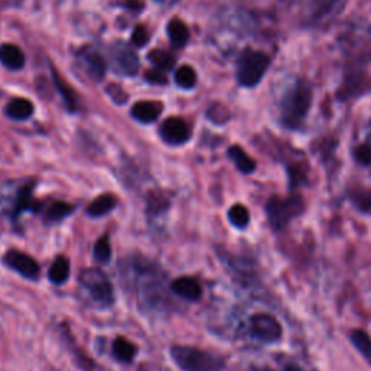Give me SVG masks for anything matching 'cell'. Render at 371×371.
Returning a JSON list of instances; mask_svg holds the SVG:
<instances>
[{"label":"cell","instance_id":"cell-3","mask_svg":"<svg viewBox=\"0 0 371 371\" xmlns=\"http://www.w3.org/2000/svg\"><path fill=\"white\" fill-rule=\"evenodd\" d=\"M172 358L183 371H220L225 363L220 357L203 349L186 345L172 346Z\"/></svg>","mask_w":371,"mask_h":371},{"label":"cell","instance_id":"cell-25","mask_svg":"<svg viewBox=\"0 0 371 371\" xmlns=\"http://www.w3.org/2000/svg\"><path fill=\"white\" fill-rule=\"evenodd\" d=\"M351 200L356 208L364 214H371V190L356 189L351 192Z\"/></svg>","mask_w":371,"mask_h":371},{"label":"cell","instance_id":"cell-12","mask_svg":"<svg viewBox=\"0 0 371 371\" xmlns=\"http://www.w3.org/2000/svg\"><path fill=\"white\" fill-rule=\"evenodd\" d=\"M0 61L9 70H20L25 66V55L19 47L13 44H4L0 47Z\"/></svg>","mask_w":371,"mask_h":371},{"label":"cell","instance_id":"cell-27","mask_svg":"<svg viewBox=\"0 0 371 371\" xmlns=\"http://www.w3.org/2000/svg\"><path fill=\"white\" fill-rule=\"evenodd\" d=\"M93 255L94 260L102 262V264H106L111 257H112V250H111V244L109 239L106 237L100 238L96 244H94V250H93Z\"/></svg>","mask_w":371,"mask_h":371},{"label":"cell","instance_id":"cell-14","mask_svg":"<svg viewBox=\"0 0 371 371\" xmlns=\"http://www.w3.org/2000/svg\"><path fill=\"white\" fill-rule=\"evenodd\" d=\"M32 113H34L32 102L24 97H16L10 100L6 108V115L15 120H25L31 118Z\"/></svg>","mask_w":371,"mask_h":371},{"label":"cell","instance_id":"cell-16","mask_svg":"<svg viewBox=\"0 0 371 371\" xmlns=\"http://www.w3.org/2000/svg\"><path fill=\"white\" fill-rule=\"evenodd\" d=\"M116 206V199L115 196L106 193V195H102L99 197H96L88 208V214L92 218H99V216H105L106 214H109L113 208Z\"/></svg>","mask_w":371,"mask_h":371},{"label":"cell","instance_id":"cell-19","mask_svg":"<svg viewBox=\"0 0 371 371\" xmlns=\"http://www.w3.org/2000/svg\"><path fill=\"white\" fill-rule=\"evenodd\" d=\"M349 340L351 344L356 346L357 351L371 364V338L370 335L363 331V329H354V331L349 334Z\"/></svg>","mask_w":371,"mask_h":371},{"label":"cell","instance_id":"cell-5","mask_svg":"<svg viewBox=\"0 0 371 371\" xmlns=\"http://www.w3.org/2000/svg\"><path fill=\"white\" fill-rule=\"evenodd\" d=\"M80 284L89 292L90 298L103 307H108L113 303V287L108 276L99 269L83 270L78 276Z\"/></svg>","mask_w":371,"mask_h":371},{"label":"cell","instance_id":"cell-26","mask_svg":"<svg viewBox=\"0 0 371 371\" xmlns=\"http://www.w3.org/2000/svg\"><path fill=\"white\" fill-rule=\"evenodd\" d=\"M148 58H150V61H151V63L157 69H160L162 71L164 70H172L174 67V63H176L174 58L169 52L162 51V50H154V51H151L150 55H148Z\"/></svg>","mask_w":371,"mask_h":371},{"label":"cell","instance_id":"cell-17","mask_svg":"<svg viewBox=\"0 0 371 371\" xmlns=\"http://www.w3.org/2000/svg\"><path fill=\"white\" fill-rule=\"evenodd\" d=\"M113 356L122 363H131L136 354V346L127 338H116L112 345Z\"/></svg>","mask_w":371,"mask_h":371},{"label":"cell","instance_id":"cell-8","mask_svg":"<svg viewBox=\"0 0 371 371\" xmlns=\"http://www.w3.org/2000/svg\"><path fill=\"white\" fill-rule=\"evenodd\" d=\"M161 138L170 146H181L190 138V128L180 118H170L161 125Z\"/></svg>","mask_w":371,"mask_h":371},{"label":"cell","instance_id":"cell-28","mask_svg":"<svg viewBox=\"0 0 371 371\" xmlns=\"http://www.w3.org/2000/svg\"><path fill=\"white\" fill-rule=\"evenodd\" d=\"M52 76H54V80H55V86H57V89L59 90L61 96H63V99H64V102H66L67 108H69L70 111H76L77 106H76V100H74L73 92L69 89V86H67L66 81H64V80H61L59 76H58L55 71H52Z\"/></svg>","mask_w":371,"mask_h":371},{"label":"cell","instance_id":"cell-20","mask_svg":"<svg viewBox=\"0 0 371 371\" xmlns=\"http://www.w3.org/2000/svg\"><path fill=\"white\" fill-rule=\"evenodd\" d=\"M169 35H170V39L172 43L176 46V47H184L186 44L189 43L190 39V32H189V28L186 27L181 20H172V22L169 24Z\"/></svg>","mask_w":371,"mask_h":371},{"label":"cell","instance_id":"cell-24","mask_svg":"<svg viewBox=\"0 0 371 371\" xmlns=\"http://www.w3.org/2000/svg\"><path fill=\"white\" fill-rule=\"evenodd\" d=\"M176 81L177 85L183 89H192L196 86V81H197V74L196 71L190 67V66H181L177 71H176Z\"/></svg>","mask_w":371,"mask_h":371},{"label":"cell","instance_id":"cell-21","mask_svg":"<svg viewBox=\"0 0 371 371\" xmlns=\"http://www.w3.org/2000/svg\"><path fill=\"white\" fill-rule=\"evenodd\" d=\"M83 58L86 61V64L90 69V73L96 77V78H102L106 73V63L105 59H103L96 51L92 50H86L83 54Z\"/></svg>","mask_w":371,"mask_h":371},{"label":"cell","instance_id":"cell-18","mask_svg":"<svg viewBox=\"0 0 371 371\" xmlns=\"http://www.w3.org/2000/svg\"><path fill=\"white\" fill-rule=\"evenodd\" d=\"M70 276V262L66 257H58L50 267L48 277L54 284H63Z\"/></svg>","mask_w":371,"mask_h":371},{"label":"cell","instance_id":"cell-10","mask_svg":"<svg viewBox=\"0 0 371 371\" xmlns=\"http://www.w3.org/2000/svg\"><path fill=\"white\" fill-rule=\"evenodd\" d=\"M34 183L25 184L22 189L18 190V196L12 209V218L16 219L22 212H36L39 209V202L32 196Z\"/></svg>","mask_w":371,"mask_h":371},{"label":"cell","instance_id":"cell-6","mask_svg":"<svg viewBox=\"0 0 371 371\" xmlns=\"http://www.w3.org/2000/svg\"><path fill=\"white\" fill-rule=\"evenodd\" d=\"M250 331L261 342L273 344L283 335V328L279 319L270 314H257L250 319Z\"/></svg>","mask_w":371,"mask_h":371},{"label":"cell","instance_id":"cell-23","mask_svg":"<svg viewBox=\"0 0 371 371\" xmlns=\"http://www.w3.org/2000/svg\"><path fill=\"white\" fill-rule=\"evenodd\" d=\"M228 219L235 226V228L242 230L250 222V212L244 204H234L228 212Z\"/></svg>","mask_w":371,"mask_h":371},{"label":"cell","instance_id":"cell-15","mask_svg":"<svg viewBox=\"0 0 371 371\" xmlns=\"http://www.w3.org/2000/svg\"><path fill=\"white\" fill-rule=\"evenodd\" d=\"M228 155L230 158L234 161V164L237 166V169L244 173V174H251L255 172V167L257 164L255 161L246 154L241 147L238 146H232L230 150H228Z\"/></svg>","mask_w":371,"mask_h":371},{"label":"cell","instance_id":"cell-9","mask_svg":"<svg viewBox=\"0 0 371 371\" xmlns=\"http://www.w3.org/2000/svg\"><path fill=\"white\" fill-rule=\"evenodd\" d=\"M172 292L184 300L196 302L202 298V286L192 277H180L172 283Z\"/></svg>","mask_w":371,"mask_h":371},{"label":"cell","instance_id":"cell-31","mask_svg":"<svg viewBox=\"0 0 371 371\" xmlns=\"http://www.w3.org/2000/svg\"><path fill=\"white\" fill-rule=\"evenodd\" d=\"M132 43L136 47H142L148 43V31L144 27H136L132 32Z\"/></svg>","mask_w":371,"mask_h":371},{"label":"cell","instance_id":"cell-33","mask_svg":"<svg viewBox=\"0 0 371 371\" xmlns=\"http://www.w3.org/2000/svg\"><path fill=\"white\" fill-rule=\"evenodd\" d=\"M284 371H303V370L299 365H296V364H288Z\"/></svg>","mask_w":371,"mask_h":371},{"label":"cell","instance_id":"cell-29","mask_svg":"<svg viewBox=\"0 0 371 371\" xmlns=\"http://www.w3.org/2000/svg\"><path fill=\"white\" fill-rule=\"evenodd\" d=\"M167 206H169V200L161 193H154L148 197V212L150 214H158L161 211H166Z\"/></svg>","mask_w":371,"mask_h":371},{"label":"cell","instance_id":"cell-2","mask_svg":"<svg viewBox=\"0 0 371 371\" xmlns=\"http://www.w3.org/2000/svg\"><path fill=\"white\" fill-rule=\"evenodd\" d=\"M272 58L269 54L257 50H245L237 63L238 85L245 89H253L261 83L269 71Z\"/></svg>","mask_w":371,"mask_h":371},{"label":"cell","instance_id":"cell-11","mask_svg":"<svg viewBox=\"0 0 371 371\" xmlns=\"http://www.w3.org/2000/svg\"><path fill=\"white\" fill-rule=\"evenodd\" d=\"M161 111H162V106L158 102H150V100L138 102L132 108V116L142 123H151L158 119V116L161 115Z\"/></svg>","mask_w":371,"mask_h":371},{"label":"cell","instance_id":"cell-22","mask_svg":"<svg viewBox=\"0 0 371 371\" xmlns=\"http://www.w3.org/2000/svg\"><path fill=\"white\" fill-rule=\"evenodd\" d=\"M74 209H76V206H73L70 203L54 202L47 211V219L51 222H58L61 219L67 218L69 215H71Z\"/></svg>","mask_w":371,"mask_h":371},{"label":"cell","instance_id":"cell-7","mask_svg":"<svg viewBox=\"0 0 371 371\" xmlns=\"http://www.w3.org/2000/svg\"><path fill=\"white\" fill-rule=\"evenodd\" d=\"M5 264L13 272L19 273L20 276H24L25 279H29V280H36L41 273L38 262L28 254L20 253L18 250H10L6 253Z\"/></svg>","mask_w":371,"mask_h":371},{"label":"cell","instance_id":"cell-32","mask_svg":"<svg viewBox=\"0 0 371 371\" xmlns=\"http://www.w3.org/2000/svg\"><path fill=\"white\" fill-rule=\"evenodd\" d=\"M146 78L150 81V83H153V85H166L167 83V76H166V73H164L160 69L150 70L146 74Z\"/></svg>","mask_w":371,"mask_h":371},{"label":"cell","instance_id":"cell-4","mask_svg":"<svg viewBox=\"0 0 371 371\" xmlns=\"http://www.w3.org/2000/svg\"><path fill=\"white\" fill-rule=\"evenodd\" d=\"M303 209V197L299 195H293L288 199H280L274 196L265 204L267 218H269V222L274 230H283L288 222L299 216Z\"/></svg>","mask_w":371,"mask_h":371},{"label":"cell","instance_id":"cell-1","mask_svg":"<svg viewBox=\"0 0 371 371\" xmlns=\"http://www.w3.org/2000/svg\"><path fill=\"white\" fill-rule=\"evenodd\" d=\"M314 103V88L306 78H298L286 89L279 102L280 123L290 131H298L311 112Z\"/></svg>","mask_w":371,"mask_h":371},{"label":"cell","instance_id":"cell-13","mask_svg":"<svg viewBox=\"0 0 371 371\" xmlns=\"http://www.w3.org/2000/svg\"><path fill=\"white\" fill-rule=\"evenodd\" d=\"M115 58L118 61L120 70L125 74L134 76L138 73L139 59H138V55L134 52V50H131L130 47H127V46L118 47Z\"/></svg>","mask_w":371,"mask_h":371},{"label":"cell","instance_id":"cell-30","mask_svg":"<svg viewBox=\"0 0 371 371\" xmlns=\"http://www.w3.org/2000/svg\"><path fill=\"white\" fill-rule=\"evenodd\" d=\"M356 160L361 164V166H370L371 164V147L367 144H361L354 150Z\"/></svg>","mask_w":371,"mask_h":371}]
</instances>
